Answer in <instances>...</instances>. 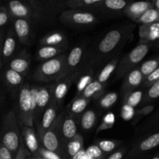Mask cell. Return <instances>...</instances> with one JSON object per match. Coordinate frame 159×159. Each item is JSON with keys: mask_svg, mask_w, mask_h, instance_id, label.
Listing matches in <instances>:
<instances>
[{"mask_svg": "<svg viewBox=\"0 0 159 159\" xmlns=\"http://www.w3.org/2000/svg\"><path fill=\"white\" fill-rule=\"evenodd\" d=\"M90 101V99H85L80 96H76L69 106L70 115H71L72 116L73 115L78 116L84 113Z\"/></svg>", "mask_w": 159, "mask_h": 159, "instance_id": "29", "label": "cell"}, {"mask_svg": "<svg viewBox=\"0 0 159 159\" xmlns=\"http://www.w3.org/2000/svg\"><path fill=\"white\" fill-rule=\"evenodd\" d=\"M159 97V80L154 82L147 93V99H155Z\"/></svg>", "mask_w": 159, "mask_h": 159, "instance_id": "42", "label": "cell"}, {"mask_svg": "<svg viewBox=\"0 0 159 159\" xmlns=\"http://www.w3.org/2000/svg\"><path fill=\"white\" fill-rule=\"evenodd\" d=\"M13 30L19 41L23 44H29L32 34V23L22 18H12Z\"/></svg>", "mask_w": 159, "mask_h": 159, "instance_id": "10", "label": "cell"}, {"mask_svg": "<svg viewBox=\"0 0 159 159\" xmlns=\"http://www.w3.org/2000/svg\"><path fill=\"white\" fill-rule=\"evenodd\" d=\"M143 79H144V77L138 68H134L133 70L129 71L125 76L124 82L122 85L121 93L123 98H125L131 92L134 91L136 89L138 88L140 84L143 82Z\"/></svg>", "mask_w": 159, "mask_h": 159, "instance_id": "12", "label": "cell"}, {"mask_svg": "<svg viewBox=\"0 0 159 159\" xmlns=\"http://www.w3.org/2000/svg\"><path fill=\"white\" fill-rule=\"evenodd\" d=\"M36 155L41 157L44 159H63L60 155H58L55 152H50V151L46 150L44 148H40L38 150V152H37V154Z\"/></svg>", "mask_w": 159, "mask_h": 159, "instance_id": "41", "label": "cell"}, {"mask_svg": "<svg viewBox=\"0 0 159 159\" xmlns=\"http://www.w3.org/2000/svg\"><path fill=\"white\" fill-rule=\"evenodd\" d=\"M152 8V3L149 2H129L126 9L123 11V14L130 20H136L143 15L147 9Z\"/></svg>", "mask_w": 159, "mask_h": 159, "instance_id": "18", "label": "cell"}, {"mask_svg": "<svg viewBox=\"0 0 159 159\" xmlns=\"http://www.w3.org/2000/svg\"><path fill=\"white\" fill-rule=\"evenodd\" d=\"M21 138L28 152L34 155H37L40 148L34 128L28 126H21Z\"/></svg>", "mask_w": 159, "mask_h": 159, "instance_id": "14", "label": "cell"}, {"mask_svg": "<svg viewBox=\"0 0 159 159\" xmlns=\"http://www.w3.org/2000/svg\"><path fill=\"white\" fill-rule=\"evenodd\" d=\"M143 92L141 90H134L124 98V104L135 108L140 103L143 99Z\"/></svg>", "mask_w": 159, "mask_h": 159, "instance_id": "34", "label": "cell"}, {"mask_svg": "<svg viewBox=\"0 0 159 159\" xmlns=\"http://www.w3.org/2000/svg\"><path fill=\"white\" fill-rule=\"evenodd\" d=\"M118 96L115 92L108 93L100 99L99 107L102 109H108L112 107L118 100Z\"/></svg>", "mask_w": 159, "mask_h": 159, "instance_id": "37", "label": "cell"}, {"mask_svg": "<svg viewBox=\"0 0 159 159\" xmlns=\"http://www.w3.org/2000/svg\"><path fill=\"white\" fill-rule=\"evenodd\" d=\"M32 159H44V158H41V157H40V156H37V155H35V156H34Z\"/></svg>", "mask_w": 159, "mask_h": 159, "instance_id": "53", "label": "cell"}, {"mask_svg": "<svg viewBox=\"0 0 159 159\" xmlns=\"http://www.w3.org/2000/svg\"><path fill=\"white\" fill-rule=\"evenodd\" d=\"M65 76H67L66 56L64 54L44 61L33 75V78L41 82L58 81Z\"/></svg>", "mask_w": 159, "mask_h": 159, "instance_id": "3", "label": "cell"}, {"mask_svg": "<svg viewBox=\"0 0 159 159\" xmlns=\"http://www.w3.org/2000/svg\"><path fill=\"white\" fill-rule=\"evenodd\" d=\"M59 106L55 101H52L49 106L46 108L42 115L41 120L38 125V133L44 132L48 130L52 126L55 120L59 116H57L59 111Z\"/></svg>", "mask_w": 159, "mask_h": 159, "instance_id": "15", "label": "cell"}, {"mask_svg": "<svg viewBox=\"0 0 159 159\" xmlns=\"http://www.w3.org/2000/svg\"><path fill=\"white\" fill-rule=\"evenodd\" d=\"M120 114H121V117L123 120L129 121L135 116V109L133 107L126 105V104H123L121 108V113H120Z\"/></svg>", "mask_w": 159, "mask_h": 159, "instance_id": "38", "label": "cell"}, {"mask_svg": "<svg viewBox=\"0 0 159 159\" xmlns=\"http://www.w3.org/2000/svg\"><path fill=\"white\" fill-rule=\"evenodd\" d=\"M39 86L37 85H31V109L34 116V120L35 119L36 111L37 107V95H38Z\"/></svg>", "mask_w": 159, "mask_h": 159, "instance_id": "40", "label": "cell"}, {"mask_svg": "<svg viewBox=\"0 0 159 159\" xmlns=\"http://www.w3.org/2000/svg\"><path fill=\"white\" fill-rule=\"evenodd\" d=\"M148 51L149 45L147 43H140L132 51L121 57L115 70V79H122L129 71L133 70L136 65L144 58Z\"/></svg>", "mask_w": 159, "mask_h": 159, "instance_id": "6", "label": "cell"}, {"mask_svg": "<svg viewBox=\"0 0 159 159\" xmlns=\"http://www.w3.org/2000/svg\"><path fill=\"white\" fill-rule=\"evenodd\" d=\"M120 58H121V57H119V54L112 57V58L104 65V68L101 70L98 78H97V81H98L100 83L104 85V84L108 82L109 78L111 77L112 73L116 70V68L117 66H118Z\"/></svg>", "mask_w": 159, "mask_h": 159, "instance_id": "25", "label": "cell"}, {"mask_svg": "<svg viewBox=\"0 0 159 159\" xmlns=\"http://www.w3.org/2000/svg\"><path fill=\"white\" fill-rule=\"evenodd\" d=\"M65 49V45L63 46H42L37 51L36 57L40 61H47L58 57Z\"/></svg>", "mask_w": 159, "mask_h": 159, "instance_id": "24", "label": "cell"}, {"mask_svg": "<svg viewBox=\"0 0 159 159\" xmlns=\"http://www.w3.org/2000/svg\"><path fill=\"white\" fill-rule=\"evenodd\" d=\"M67 37L62 32H51L41 40L42 46H63L66 44Z\"/></svg>", "mask_w": 159, "mask_h": 159, "instance_id": "27", "label": "cell"}, {"mask_svg": "<svg viewBox=\"0 0 159 159\" xmlns=\"http://www.w3.org/2000/svg\"><path fill=\"white\" fill-rule=\"evenodd\" d=\"M121 143V141L116 140H100L97 142V145L102 151L103 153H109L115 150Z\"/></svg>", "mask_w": 159, "mask_h": 159, "instance_id": "36", "label": "cell"}, {"mask_svg": "<svg viewBox=\"0 0 159 159\" xmlns=\"http://www.w3.org/2000/svg\"><path fill=\"white\" fill-rule=\"evenodd\" d=\"M61 134L65 144L77 134V127L74 118L71 115H63L61 124Z\"/></svg>", "mask_w": 159, "mask_h": 159, "instance_id": "16", "label": "cell"}, {"mask_svg": "<svg viewBox=\"0 0 159 159\" xmlns=\"http://www.w3.org/2000/svg\"><path fill=\"white\" fill-rule=\"evenodd\" d=\"M88 158L89 157L87 155V152H86V150L83 148L77 154H76L71 159H88Z\"/></svg>", "mask_w": 159, "mask_h": 159, "instance_id": "49", "label": "cell"}, {"mask_svg": "<svg viewBox=\"0 0 159 159\" xmlns=\"http://www.w3.org/2000/svg\"><path fill=\"white\" fill-rule=\"evenodd\" d=\"M87 155L92 159H104V154L97 144L90 145L85 149Z\"/></svg>", "mask_w": 159, "mask_h": 159, "instance_id": "39", "label": "cell"}, {"mask_svg": "<svg viewBox=\"0 0 159 159\" xmlns=\"http://www.w3.org/2000/svg\"><path fill=\"white\" fill-rule=\"evenodd\" d=\"M151 159H159V156H156V157H154V158H151Z\"/></svg>", "mask_w": 159, "mask_h": 159, "instance_id": "55", "label": "cell"}, {"mask_svg": "<svg viewBox=\"0 0 159 159\" xmlns=\"http://www.w3.org/2000/svg\"><path fill=\"white\" fill-rule=\"evenodd\" d=\"M104 88V85L100 83L98 81L94 80L91 83H90L86 87L85 89L82 92L80 96L90 100L98 99L102 95Z\"/></svg>", "mask_w": 159, "mask_h": 159, "instance_id": "28", "label": "cell"}, {"mask_svg": "<svg viewBox=\"0 0 159 159\" xmlns=\"http://www.w3.org/2000/svg\"><path fill=\"white\" fill-rule=\"evenodd\" d=\"M134 26L125 25L112 29L85 53L84 71H92L99 65L111 60L112 56L118 55L122 48L132 36Z\"/></svg>", "mask_w": 159, "mask_h": 159, "instance_id": "1", "label": "cell"}, {"mask_svg": "<svg viewBox=\"0 0 159 159\" xmlns=\"http://www.w3.org/2000/svg\"><path fill=\"white\" fill-rule=\"evenodd\" d=\"M0 101H1V96H0Z\"/></svg>", "mask_w": 159, "mask_h": 159, "instance_id": "56", "label": "cell"}, {"mask_svg": "<svg viewBox=\"0 0 159 159\" xmlns=\"http://www.w3.org/2000/svg\"><path fill=\"white\" fill-rule=\"evenodd\" d=\"M135 22L141 25H149L159 22V10L151 8L140 16Z\"/></svg>", "mask_w": 159, "mask_h": 159, "instance_id": "31", "label": "cell"}, {"mask_svg": "<svg viewBox=\"0 0 159 159\" xmlns=\"http://www.w3.org/2000/svg\"><path fill=\"white\" fill-rule=\"evenodd\" d=\"M84 146V138L80 134H77L76 136L68 141L65 144L64 152L67 159H71L76 154L83 149Z\"/></svg>", "mask_w": 159, "mask_h": 159, "instance_id": "26", "label": "cell"}, {"mask_svg": "<svg viewBox=\"0 0 159 159\" xmlns=\"http://www.w3.org/2000/svg\"><path fill=\"white\" fill-rule=\"evenodd\" d=\"M17 36H16L14 30L9 29L7 34L6 36V38L3 40L2 48V55L5 60H8L14 54L17 48Z\"/></svg>", "mask_w": 159, "mask_h": 159, "instance_id": "22", "label": "cell"}, {"mask_svg": "<svg viewBox=\"0 0 159 159\" xmlns=\"http://www.w3.org/2000/svg\"><path fill=\"white\" fill-rule=\"evenodd\" d=\"M1 143L12 154L18 152L20 146L21 134L19 129L18 119L15 112L10 110L5 116L1 132Z\"/></svg>", "mask_w": 159, "mask_h": 159, "instance_id": "4", "label": "cell"}, {"mask_svg": "<svg viewBox=\"0 0 159 159\" xmlns=\"http://www.w3.org/2000/svg\"><path fill=\"white\" fill-rule=\"evenodd\" d=\"M62 23L70 26H90L98 21V18L93 12L82 9H65L59 16Z\"/></svg>", "mask_w": 159, "mask_h": 159, "instance_id": "8", "label": "cell"}, {"mask_svg": "<svg viewBox=\"0 0 159 159\" xmlns=\"http://www.w3.org/2000/svg\"><path fill=\"white\" fill-rule=\"evenodd\" d=\"M11 18L12 16L8 12L7 9L5 7H0V27L6 26Z\"/></svg>", "mask_w": 159, "mask_h": 159, "instance_id": "44", "label": "cell"}, {"mask_svg": "<svg viewBox=\"0 0 159 159\" xmlns=\"http://www.w3.org/2000/svg\"><path fill=\"white\" fill-rule=\"evenodd\" d=\"M129 2L124 0H101L90 10V12H117L124 11Z\"/></svg>", "mask_w": 159, "mask_h": 159, "instance_id": "13", "label": "cell"}, {"mask_svg": "<svg viewBox=\"0 0 159 159\" xmlns=\"http://www.w3.org/2000/svg\"><path fill=\"white\" fill-rule=\"evenodd\" d=\"M1 66H2V60H1V56H0V69H1Z\"/></svg>", "mask_w": 159, "mask_h": 159, "instance_id": "54", "label": "cell"}, {"mask_svg": "<svg viewBox=\"0 0 159 159\" xmlns=\"http://www.w3.org/2000/svg\"><path fill=\"white\" fill-rule=\"evenodd\" d=\"M19 122L21 126L33 127L34 123L31 109V86L24 84L21 86L19 93Z\"/></svg>", "mask_w": 159, "mask_h": 159, "instance_id": "7", "label": "cell"}, {"mask_svg": "<svg viewBox=\"0 0 159 159\" xmlns=\"http://www.w3.org/2000/svg\"><path fill=\"white\" fill-rule=\"evenodd\" d=\"M71 78L68 76L62 78L55 82V84L53 86L52 96L53 101H55L59 106L62 104L64 98L68 93L69 89L71 86Z\"/></svg>", "mask_w": 159, "mask_h": 159, "instance_id": "17", "label": "cell"}, {"mask_svg": "<svg viewBox=\"0 0 159 159\" xmlns=\"http://www.w3.org/2000/svg\"><path fill=\"white\" fill-rule=\"evenodd\" d=\"M97 114L94 110H88L84 112L80 118V126L84 130H90L95 125Z\"/></svg>", "mask_w": 159, "mask_h": 159, "instance_id": "32", "label": "cell"}, {"mask_svg": "<svg viewBox=\"0 0 159 159\" xmlns=\"http://www.w3.org/2000/svg\"><path fill=\"white\" fill-rule=\"evenodd\" d=\"M3 38H2V36L1 33H0V54L2 53V44H3Z\"/></svg>", "mask_w": 159, "mask_h": 159, "instance_id": "52", "label": "cell"}, {"mask_svg": "<svg viewBox=\"0 0 159 159\" xmlns=\"http://www.w3.org/2000/svg\"><path fill=\"white\" fill-rule=\"evenodd\" d=\"M101 0H67L59 1L60 8H66L67 9H82L90 11L95 5L98 4Z\"/></svg>", "mask_w": 159, "mask_h": 159, "instance_id": "23", "label": "cell"}, {"mask_svg": "<svg viewBox=\"0 0 159 159\" xmlns=\"http://www.w3.org/2000/svg\"><path fill=\"white\" fill-rule=\"evenodd\" d=\"M63 115L64 113L59 115L48 130L38 133L44 148L55 152L60 156L64 152V143L61 134V124Z\"/></svg>", "mask_w": 159, "mask_h": 159, "instance_id": "5", "label": "cell"}, {"mask_svg": "<svg viewBox=\"0 0 159 159\" xmlns=\"http://www.w3.org/2000/svg\"><path fill=\"white\" fill-rule=\"evenodd\" d=\"M6 9L12 18L25 19L37 24L51 20V15L60 7L58 2L12 0L8 3Z\"/></svg>", "mask_w": 159, "mask_h": 159, "instance_id": "2", "label": "cell"}, {"mask_svg": "<svg viewBox=\"0 0 159 159\" xmlns=\"http://www.w3.org/2000/svg\"><path fill=\"white\" fill-rule=\"evenodd\" d=\"M152 110H153V107H151V106H147V107H143V108H142L141 110L136 112H137V115H147L148 114V113H151Z\"/></svg>", "mask_w": 159, "mask_h": 159, "instance_id": "50", "label": "cell"}, {"mask_svg": "<svg viewBox=\"0 0 159 159\" xmlns=\"http://www.w3.org/2000/svg\"><path fill=\"white\" fill-rule=\"evenodd\" d=\"M31 65V58L26 51H22L17 57L10 61L9 67L10 69L20 73L22 75L26 74Z\"/></svg>", "mask_w": 159, "mask_h": 159, "instance_id": "21", "label": "cell"}, {"mask_svg": "<svg viewBox=\"0 0 159 159\" xmlns=\"http://www.w3.org/2000/svg\"><path fill=\"white\" fill-rule=\"evenodd\" d=\"M126 152V148H123L119 149V150L116 151L114 153H112L107 159H123Z\"/></svg>", "mask_w": 159, "mask_h": 159, "instance_id": "48", "label": "cell"}, {"mask_svg": "<svg viewBox=\"0 0 159 159\" xmlns=\"http://www.w3.org/2000/svg\"><path fill=\"white\" fill-rule=\"evenodd\" d=\"M153 6H154V9H157V10H159V0H157V1L154 2L152 3Z\"/></svg>", "mask_w": 159, "mask_h": 159, "instance_id": "51", "label": "cell"}, {"mask_svg": "<svg viewBox=\"0 0 159 159\" xmlns=\"http://www.w3.org/2000/svg\"><path fill=\"white\" fill-rule=\"evenodd\" d=\"M84 45H76L73 47L68 55L66 56V69L67 76L70 77L76 71L79 70L80 65L82 63L83 57H84Z\"/></svg>", "mask_w": 159, "mask_h": 159, "instance_id": "9", "label": "cell"}, {"mask_svg": "<svg viewBox=\"0 0 159 159\" xmlns=\"http://www.w3.org/2000/svg\"><path fill=\"white\" fill-rule=\"evenodd\" d=\"M52 86H39L38 95H37V107L36 111V116L34 121L41 114L42 112H45L48 105L51 104L52 99Z\"/></svg>", "mask_w": 159, "mask_h": 159, "instance_id": "19", "label": "cell"}, {"mask_svg": "<svg viewBox=\"0 0 159 159\" xmlns=\"http://www.w3.org/2000/svg\"><path fill=\"white\" fill-rule=\"evenodd\" d=\"M140 43H148L159 39V22L149 25H140L139 28Z\"/></svg>", "mask_w": 159, "mask_h": 159, "instance_id": "20", "label": "cell"}, {"mask_svg": "<svg viewBox=\"0 0 159 159\" xmlns=\"http://www.w3.org/2000/svg\"><path fill=\"white\" fill-rule=\"evenodd\" d=\"M4 79L6 83L11 88L20 86L23 82V77L21 74L8 68L4 73Z\"/></svg>", "mask_w": 159, "mask_h": 159, "instance_id": "30", "label": "cell"}, {"mask_svg": "<svg viewBox=\"0 0 159 159\" xmlns=\"http://www.w3.org/2000/svg\"><path fill=\"white\" fill-rule=\"evenodd\" d=\"M159 145V132L150 135L147 138L136 143L131 148L129 157L135 158L140 154L151 151Z\"/></svg>", "mask_w": 159, "mask_h": 159, "instance_id": "11", "label": "cell"}, {"mask_svg": "<svg viewBox=\"0 0 159 159\" xmlns=\"http://www.w3.org/2000/svg\"><path fill=\"white\" fill-rule=\"evenodd\" d=\"M101 123L109 126V127H112L115 123V114H114L113 113H112V112H109V113H106V114L103 116L102 122Z\"/></svg>", "mask_w": 159, "mask_h": 159, "instance_id": "46", "label": "cell"}, {"mask_svg": "<svg viewBox=\"0 0 159 159\" xmlns=\"http://www.w3.org/2000/svg\"><path fill=\"white\" fill-rule=\"evenodd\" d=\"M157 80H159V68H157L151 74L144 78V85H147L150 84H153Z\"/></svg>", "mask_w": 159, "mask_h": 159, "instance_id": "45", "label": "cell"}, {"mask_svg": "<svg viewBox=\"0 0 159 159\" xmlns=\"http://www.w3.org/2000/svg\"><path fill=\"white\" fill-rule=\"evenodd\" d=\"M93 78L94 74L92 71H87V72L85 71V73L80 77L76 84V96H80L85 89L86 87L93 82Z\"/></svg>", "mask_w": 159, "mask_h": 159, "instance_id": "33", "label": "cell"}, {"mask_svg": "<svg viewBox=\"0 0 159 159\" xmlns=\"http://www.w3.org/2000/svg\"><path fill=\"white\" fill-rule=\"evenodd\" d=\"M14 155L0 142V159H14Z\"/></svg>", "mask_w": 159, "mask_h": 159, "instance_id": "47", "label": "cell"}, {"mask_svg": "<svg viewBox=\"0 0 159 159\" xmlns=\"http://www.w3.org/2000/svg\"><path fill=\"white\" fill-rule=\"evenodd\" d=\"M157 68H159V57L158 58L151 59V60L143 62L140 66V71H141L143 77L146 78Z\"/></svg>", "mask_w": 159, "mask_h": 159, "instance_id": "35", "label": "cell"}, {"mask_svg": "<svg viewBox=\"0 0 159 159\" xmlns=\"http://www.w3.org/2000/svg\"><path fill=\"white\" fill-rule=\"evenodd\" d=\"M30 156V152H28V150L26 149V148L25 147V144L23 143V140L20 141V146L19 148L18 152H17V154L15 155L14 159H27L28 157Z\"/></svg>", "mask_w": 159, "mask_h": 159, "instance_id": "43", "label": "cell"}]
</instances>
